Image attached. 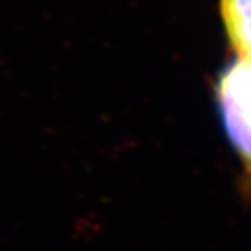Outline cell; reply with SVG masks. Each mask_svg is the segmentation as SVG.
<instances>
[{"instance_id":"1","label":"cell","mask_w":251,"mask_h":251,"mask_svg":"<svg viewBox=\"0 0 251 251\" xmlns=\"http://www.w3.org/2000/svg\"><path fill=\"white\" fill-rule=\"evenodd\" d=\"M215 101L225 135L242 163L243 196L251 194V61L237 57L215 83Z\"/></svg>"},{"instance_id":"2","label":"cell","mask_w":251,"mask_h":251,"mask_svg":"<svg viewBox=\"0 0 251 251\" xmlns=\"http://www.w3.org/2000/svg\"><path fill=\"white\" fill-rule=\"evenodd\" d=\"M220 15L238 57L251 61V0H220Z\"/></svg>"}]
</instances>
